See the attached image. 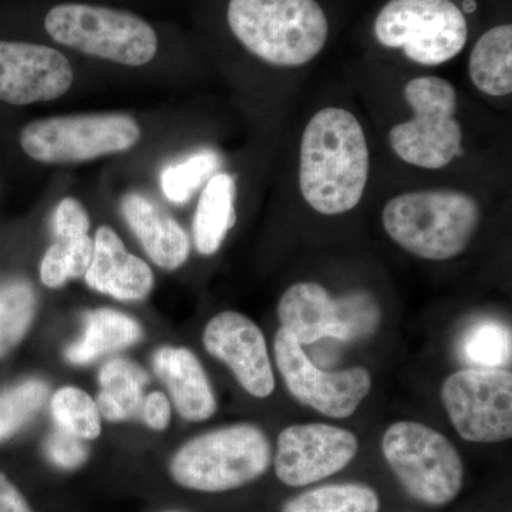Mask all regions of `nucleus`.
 Wrapping results in <instances>:
<instances>
[{
    "mask_svg": "<svg viewBox=\"0 0 512 512\" xmlns=\"http://www.w3.org/2000/svg\"><path fill=\"white\" fill-rule=\"evenodd\" d=\"M369 167L365 131L350 111L328 107L312 117L301 141L299 187L313 210H353L366 190Z\"/></svg>",
    "mask_w": 512,
    "mask_h": 512,
    "instance_id": "nucleus-1",
    "label": "nucleus"
},
{
    "mask_svg": "<svg viewBox=\"0 0 512 512\" xmlns=\"http://www.w3.org/2000/svg\"><path fill=\"white\" fill-rule=\"evenodd\" d=\"M227 22L248 53L272 66L308 64L328 42V16L316 0H229Z\"/></svg>",
    "mask_w": 512,
    "mask_h": 512,
    "instance_id": "nucleus-2",
    "label": "nucleus"
},
{
    "mask_svg": "<svg viewBox=\"0 0 512 512\" xmlns=\"http://www.w3.org/2000/svg\"><path fill=\"white\" fill-rule=\"evenodd\" d=\"M382 221L387 235L410 254L447 261L468 247L480 225L481 210L464 192L412 191L387 202Z\"/></svg>",
    "mask_w": 512,
    "mask_h": 512,
    "instance_id": "nucleus-3",
    "label": "nucleus"
},
{
    "mask_svg": "<svg viewBox=\"0 0 512 512\" xmlns=\"http://www.w3.org/2000/svg\"><path fill=\"white\" fill-rule=\"evenodd\" d=\"M272 464L271 441L255 424L208 431L183 444L170 460L174 483L200 493H225L254 483Z\"/></svg>",
    "mask_w": 512,
    "mask_h": 512,
    "instance_id": "nucleus-4",
    "label": "nucleus"
},
{
    "mask_svg": "<svg viewBox=\"0 0 512 512\" xmlns=\"http://www.w3.org/2000/svg\"><path fill=\"white\" fill-rule=\"evenodd\" d=\"M45 29L59 45L121 66H146L160 46L147 20L89 3H60L47 13Z\"/></svg>",
    "mask_w": 512,
    "mask_h": 512,
    "instance_id": "nucleus-5",
    "label": "nucleus"
},
{
    "mask_svg": "<svg viewBox=\"0 0 512 512\" xmlns=\"http://www.w3.org/2000/svg\"><path fill=\"white\" fill-rule=\"evenodd\" d=\"M141 136L140 123L130 114L90 113L30 121L19 141L37 163L70 165L126 153Z\"/></svg>",
    "mask_w": 512,
    "mask_h": 512,
    "instance_id": "nucleus-6",
    "label": "nucleus"
},
{
    "mask_svg": "<svg viewBox=\"0 0 512 512\" xmlns=\"http://www.w3.org/2000/svg\"><path fill=\"white\" fill-rule=\"evenodd\" d=\"M384 458L420 503L450 504L463 488L464 466L456 447L426 424L399 421L384 433Z\"/></svg>",
    "mask_w": 512,
    "mask_h": 512,
    "instance_id": "nucleus-7",
    "label": "nucleus"
},
{
    "mask_svg": "<svg viewBox=\"0 0 512 512\" xmlns=\"http://www.w3.org/2000/svg\"><path fill=\"white\" fill-rule=\"evenodd\" d=\"M380 45L402 50L421 66H439L463 52L468 23L453 0H389L373 25Z\"/></svg>",
    "mask_w": 512,
    "mask_h": 512,
    "instance_id": "nucleus-8",
    "label": "nucleus"
},
{
    "mask_svg": "<svg viewBox=\"0 0 512 512\" xmlns=\"http://www.w3.org/2000/svg\"><path fill=\"white\" fill-rule=\"evenodd\" d=\"M404 97L413 117L394 126L390 146L404 163L426 170L447 167L460 153L463 131L456 120L457 93L453 84L441 77L410 80Z\"/></svg>",
    "mask_w": 512,
    "mask_h": 512,
    "instance_id": "nucleus-9",
    "label": "nucleus"
},
{
    "mask_svg": "<svg viewBox=\"0 0 512 512\" xmlns=\"http://www.w3.org/2000/svg\"><path fill=\"white\" fill-rule=\"evenodd\" d=\"M441 400L454 429L471 443L512 437V375L507 369L467 367L448 376Z\"/></svg>",
    "mask_w": 512,
    "mask_h": 512,
    "instance_id": "nucleus-10",
    "label": "nucleus"
},
{
    "mask_svg": "<svg viewBox=\"0 0 512 512\" xmlns=\"http://www.w3.org/2000/svg\"><path fill=\"white\" fill-rule=\"evenodd\" d=\"M274 350L276 365L289 393L298 402L332 419H348L372 390V377L363 367L339 372L318 369L288 330L278 329Z\"/></svg>",
    "mask_w": 512,
    "mask_h": 512,
    "instance_id": "nucleus-11",
    "label": "nucleus"
},
{
    "mask_svg": "<svg viewBox=\"0 0 512 512\" xmlns=\"http://www.w3.org/2000/svg\"><path fill=\"white\" fill-rule=\"evenodd\" d=\"M357 450L352 431L322 423L295 424L279 434L275 474L289 487H305L348 467Z\"/></svg>",
    "mask_w": 512,
    "mask_h": 512,
    "instance_id": "nucleus-12",
    "label": "nucleus"
},
{
    "mask_svg": "<svg viewBox=\"0 0 512 512\" xmlns=\"http://www.w3.org/2000/svg\"><path fill=\"white\" fill-rule=\"evenodd\" d=\"M74 82L72 63L55 47L0 40V101L29 106L60 99Z\"/></svg>",
    "mask_w": 512,
    "mask_h": 512,
    "instance_id": "nucleus-13",
    "label": "nucleus"
},
{
    "mask_svg": "<svg viewBox=\"0 0 512 512\" xmlns=\"http://www.w3.org/2000/svg\"><path fill=\"white\" fill-rule=\"evenodd\" d=\"M204 348L234 373L245 392L266 399L275 390V375L264 333L254 320L234 311L218 313L202 333Z\"/></svg>",
    "mask_w": 512,
    "mask_h": 512,
    "instance_id": "nucleus-14",
    "label": "nucleus"
},
{
    "mask_svg": "<svg viewBox=\"0 0 512 512\" xmlns=\"http://www.w3.org/2000/svg\"><path fill=\"white\" fill-rule=\"evenodd\" d=\"M89 271L84 275L93 291L121 302L143 301L154 288V272L144 259L127 251L109 225L97 228Z\"/></svg>",
    "mask_w": 512,
    "mask_h": 512,
    "instance_id": "nucleus-15",
    "label": "nucleus"
},
{
    "mask_svg": "<svg viewBox=\"0 0 512 512\" xmlns=\"http://www.w3.org/2000/svg\"><path fill=\"white\" fill-rule=\"evenodd\" d=\"M121 212L148 258L164 271H177L190 258L191 244L180 222L140 192H128Z\"/></svg>",
    "mask_w": 512,
    "mask_h": 512,
    "instance_id": "nucleus-16",
    "label": "nucleus"
},
{
    "mask_svg": "<svg viewBox=\"0 0 512 512\" xmlns=\"http://www.w3.org/2000/svg\"><path fill=\"white\" fill-rule=\"evenodd\" d=\"M153 370L184 420L200 423L217 412V399L200 359L183 346H161L153 355Z\"/></svg>",
    "mask_w": 512,
    "mask_h": 512,
    "instance_id": "nucleus-17",
    "label": "nucleus"
},
{
    "mask_svg": "<svg viewBox=\"0 0 512 512\" xmlns=\"http://www.w3.org/2000/svg\"><path fill=\"white\" fill-rule=\"evenodd\" d=\"M281 328L298 340L312 345L323 338H333L336 329V302L323 286L298 282L289 286L278 305Z\"/></svg>",
    "mask_w": 512,
    "mask_h": 512,
    "instance_id": "nucleus-18",
    "label": "nucleus"
},
{
    "mask_svg": "<svg viewBox=\"0 0 512 512\" xmlns=\"http://www.w3.org/2000/svg\"><path fill=\"white\" fill-rule=\"evenodd\" d=\"M83 323L82 336L64 350V357L73 366H89L101 357L131 348L143 339L140 323L116 309L86 312Z\"/></svg>",
    "mask_w": 512,
    "mask_h": 512,
    "instance_id": "nucleus-19",
    "label": "nucleus"
},
{
    "mask_svg": "<svg viewBox=\"0 0 512 512\" xmlns=\"http://www.w3.org/2000/svg\"><path fill=\"white\" fill-rule=\"evenodd\" d=\"M235 192L237 185L228 173L212 175L202 190L192 221L194 245L201 255L217 254L228 232L234 228L237 221Z\"/></svg>",
    "mask_w": 512,
    "mask_h": 512,
    "instance_id": "nucleus-20",
    "label": "nucleus"
},
{
    "mask_svg": "<svg viewBox=\"0 0 512 512\" xmlns=\"http://www.w3.org/2000/svg\"><path fill=\"white\" fill-rule=\"evenodd\" d=\"M148 382L146 370L133 360L126 357L107 360L100 367V392L96 397L101 419L123 423L140 416Z\"/></svg>",
    "mask_w": 512,
    "mask_h": 512,
    "instance_id": "nucleus-21",
    "label": "nucleus"
},
{
    "mask_svg": "<svg viewBox=\"0 0 512 512\" xmlns=\"http://www.w3.org/2000/svg\"><path fill=\"white\" fill-rule=\"evenodd\" d=\"M471 82L491 97L512 93V25L494 26L480 36L468 59Z\"/></svg>",
    "mask_w": 512,
    "mask_h": 512,
    "instance_id": "nucleus-22",
    "label": "nucleus"
},
{
    "mask_svg": "<svg viewBox=\"0 0 512 512\" xmlns=\"http://www.w3.org/2000/svg\"><path fill=\"white\" fill-rule=\"evenodd\" d=\"M379 495L365 484H330L286 501L282 512H379Z\"/></svg>",
    "mask_w": 512,
    "mask_h": 512,
    "instance_id": "nucleus-23",
    "label": "nucleus"
},
{
    "mask_svg": "<svg viewBox=\"0 0 512 512\" xmlns=\"http://www.w3.org/2000/svg\"><path fill=\"white\" fill-rule=\"evenodd\" d=\"M36 312V292L28 281L0 282V357L9 355L25 339Z\"/></svg>",
    "mask_w": 512,
    "mask_h": 512,
    "instance_id": "nucleus-24",
    "label": "nucleus"
},
{
    "mask_svg": "<svg viewBox=\"0 0 512 512\" xmlns=\"http://www.w3.org/2000/svg\"><path fill=\"white\" fill-rule=\"evenodd\" d=\"M49 400V384L25 379L0 390V443L12 439L42 412Z\"/></svg>",
    "mask_w": 512,
    "mask_h": 512,
    "instance_id": "nucleus-25",
    "label": "nucleus"
},
{
    "mask_svg": "<svg viewBox=\"0 0 512 512\" xmlns=\"http://www.w3.org/2000/svg\"><path fill=\"white\" fill-rule=\"evenodd\" d=\"M50 413L57 429L84 441L99 439L101 414L96 399L76 386H64L50 397Z\"/></svg>",
    "mask_w": 512,
    "mask_h": 512,
    "instance_id": "nucleus-26",
    "label": "nucleus"
},
{
    "mask_svg": "<svg viewBox=\"0 0 512 512\" xmlns=\"http://www.w3.org/2000/svg\"><path fill=\"white\" fill-rule=\"evenodd\" d=\"M460 353L471 367L505 369L511 363V330L497 320H480L464 333Z\"/></svg>",
    "mask_w": 512,
    "mask_h": 512,
    "instance_id": "nucleus-27",
    "label": "nucleus"
},
{
    "mask_svg": "<svg viewBox=\"0 0 512 512\" xmlns=\"http://www.w3.org/2000/svg\"><path fill=\"white\" fill-rule=\"evenodd\" d=\"M218 163L220 160L217 154L201 151L187 158L183 163L165 168L160 178L164 197L177 205L190 201L202 183L217 170Z\"/></svg>",
    "mask_w": 512,
    "mask_h": 512,
    "instance_id": "nucleus-28",
    "label": "nucleus"
},
{
    "mask_svg": "<svg viewBox=\"0 0 512 512\" xmlns=\"http://www.w3.org/2000/svg\"><path fill=\"white\" fill-rule=\"evenodd\" d=\"M336 302V329L333 338L342 342L365 339L375 333L382 319L379 305L370 293L353 292Z\"/></svg>",
    "mask_w": 512,
    "mask_h": 512,
    "instance_id": "nucleus-29",
    "label": "nucleus"
},
{
    "mask_svg": "<svg viewBox=\"0 0 512 512\" xmlns=\"http://www.w3.org/2000/svg\"><path fill=\"white\" fill-rule=\"evenodd\" d=\"M45 451L47 458L63 470H74L83 466L84 461L89 457L86 441L60 429L47 436Z\"/></svg>",
    "mask_w": 512,
    "mask_h": 512,
    "instance_id": "nucleus-30",
    "label": "nucleus"
},
{
    "mask_svg": "<svg viewBox=\"0 0 512 512\" xmlns=\"http://www.w3.org/2000/svg\"><path fill=\"white\" fill-rule=\"evenodd\" d=\"M92 227L89 212L74 197L63 198L53 215V232L56 239H69L87 235Z\"/></svg>",
    "mask_w": 512,
    "mask_h": 512,
    "instance_id": "nucleus-31",
    "label": "nucleus"
},
{
    "mask_svg": "<svg viewBox=\"0 0 512 512\" xmlns=\"http://www.w3.org/2000/svg\"><path fill=\"white\" fill-rule=\"evenodd\" d=\"M72 279L70 274L69 256L62 241L56 239L49 248L40 264V281L50 289L63 288Z\"/></svg>",
    "mask_w": 512,
    "mask_h": 512,
    "instance_id": "nucleus-32",
    "label": "nucleus"
},
{
    "mask_svg": "<svg viewBox=\"0 0 512 512\" xmlns=\"http://www.w3.org/2000/svg\"><path fill=\"white\" fill-rule=\"evenodd\" d=\"M140 416L148 429L154 431H163L170 426L171 417H173V404L170 397L160 390L148 393L144 396L143 406H141Z\"/></svg>",
    "mask_w": 512,
    "mask_h": 512,
    "instance_id": "nucleus-33",
    "label": "nucleus"
},
{
    "mask_svg": "<svg viewBox=\"0 0 512 512\" xmlns=\"http://www.w3.org/2000/svg\"><path fill=\"white\" fill-rule=\"evenodd\" d=\"M0 512H35L5 473H0Z\"/></svg>",
    "mask_w": 512,
    "mask_h": 512,
    "instance_id": "nucleus-34",
    "label": "nucleus"
}]
</instances>
